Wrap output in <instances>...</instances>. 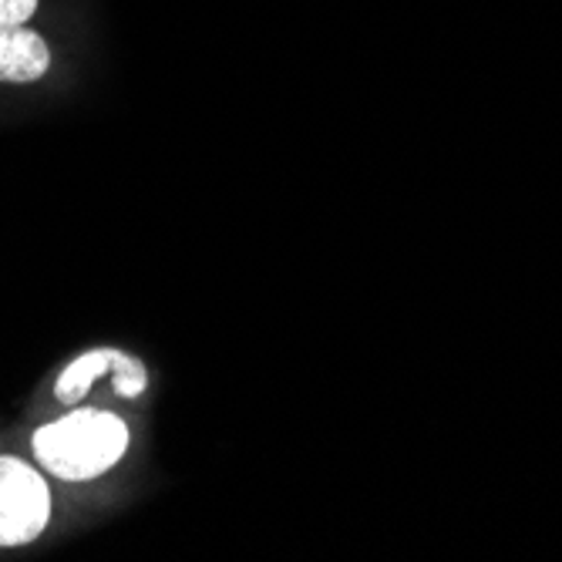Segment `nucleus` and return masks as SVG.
I'll use <instances>...</instances> for the list:
<instances>
[{"label": "nucleus", "mask_w": 562, "mask_h": 562, "mask_svg": "<svg viewBox=\"0 0 562 562\" xmlns=\"http://www.w3.org/2000/svg\"><path fill=\"white\" fill-rule=\"evenodd\" d=\"M47 68H50V47L37 31H31L27 24L0 27V81L27 85L44 78Z\"/></svg>", "instance_id": "nucleus-4"}, {"label": "nucleus", "mask_w": 562, "mask_h": 562, "mask_svg": "<svg viewBox=\"0 0 562 562\" xmlns=\"http://www.w3.org/2000/svg\"><path fill=\"white\" fill-rule=\"evenodd\" d=\"M37 0H0V27L4 24H27L34 18Z\"/></svg>", "instance_id": "nucleus-5"}, {"label": "nucleus", "mask_w": 562, "mask_h": 562, "mask_svg": "<svg viewBox=\"0 0 562 562\" xmlns=\"http://www.w3.org/2000/svg\"><path fill=\"white\" fill-rule=\"evenodd\" d=\"M50 522V485L18 454H0V549L34 542Z\"/></svg>", "instance_id": "nucleus-2"}, {"label": "nucleus", "mask_w": 562, "mask_h": 562, "mask_svg": "<svg viewBox=\"0 0 562 562\" xmlns=\"http://www.w3.org/2000/svg\"><path fill=\"white\" fill-rule=\"evenodd\" d=\"M132 445L128 425L101 407L75 404L58 422H47L34 431L31 448L37 465L61 482H94L109 475Z\"/></svg>", "instance_id": "nucleus-1"}, {"label": "nucleus", "mask_w": 562, "mask_h": 562, "mask_svg": "<svg viewBox=\"0 0 562 562\" xmlns=\"http://www.w3.org/2000/svg\"><path fill=\"white\" fill-rule=\"evenodd\" d=\"M101 378H112L119 397H142L148 387V371L135 353H125L119 347H94V350L78 353L75 361L58 374L55 397L65 407H75L91 394V384Z\"/></svg>", "instance_id": "nucleus-3"}]
</instances>
